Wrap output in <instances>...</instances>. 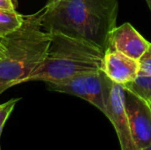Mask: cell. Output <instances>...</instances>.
Returning <instances> with one entry per match:
<instances>
[{
	"mask_svg": "<svg viewBox=\"0 0 151 150\" xmlns=\"http://www.w3.org/2000/svg\"><path fill=\"white\" fill-rule=\"evenodd\" d=\"M146 2H147V4H148V6L150 8V11L151 12V0H146Z\"/></svg>",
	"mask_w": 151,
	"mask_h": 150,
	"instance_id": "5bb4252c",
	"label": "cell"
},
{
	"mask_svg": "<svg viewBox=\"0 0 151 150\" xmlns=\"http://www.w3.org/2000/svg\"><path fill=\"white\" fill-rule=\"evenodd\" d=\"M139 76H151V43L149 49L139 58Z\"/></svg>",
	"mask_w": 151,
	"mask_h": 150,
	"instance_id": "7c38bea8",
	"label": "cell"
},
{
	"mask_svg": "<svg viewBox=\"0 0 151 150\" xmlns=\"http://www.w3.org/2000/svg\"><path fill=\"white\" fill-rule=\"evenodd\" d=\"M141 150H151V146H149V147L144 148V149H141Z\"/></svg>",
	"mask_w": 151,
	"mask_h": 150,
	"instance_id": "9a60e30c",
	"label": "cell"
},
{
	"mask_svg": "<svg viewBox=\"0 0 151 150\" xmlns=\"http://www.w3.org/2000/svg\"><path fill=\"white\" fill-rule=\"evenodd\" d=\"M118 12V0H49L42 21L47 31L84 40L106 51Z\"/></svg>",
	"mask_w": 151,
	"mask_h": 150,
	"instance_id": "6da1fadb",
	"label": "cell"
},
{
	"mask_svg": "<svg viewBox=\"0 0 151 150\" xmlns=\"http://www.w3.org/2000/svg\"><path fill=\"white\" fill-rule=\"evenodd\" d=\"M50 33L52 39L43 63L25 82H55L81 73L102 70L104 50L60 32Z\"/></svg>",
	"mask_w": 151,
	"mask_h": 150,
	"instance_id": "3957f363",
	"label": "cell"
},
{
	"mask_svg": "<svg viewBox=\"0 0 151 150\" xmlns=\"http://www.w3.org/2000/svg\"><path fill=\"white\" fill-rule=\"evenodd\" d=\"M105 116L115 128L121 150H137L129 126L125 89L122 85L113 81L106 102Z\"/></svg>",
	"mask_w": 151,
	"mask_h": 150,
	"instance_id": "5b68a950",
	"label": "cell"
},
{
	"mask_svg": "<svg viewBox=\"0 0 151 150\" xmlns=\"http://www.w3.org/2000/svg\"><path fill=\"white\" fill-rule=\"evenodd\" d=\"M147 103H148V104H149V106H150V111H151V99L150 100V101H148Z\"/></svg>",
	"mask_w": 151,
	"mask_h": 150,
	"instance_id": "2e32d148",
	"label": "cell"
},
{
	"mask_svg": "<svg viewBox=\"0 0 151 150\" xmlns=\"http://www.w3.org/2000/svg\"><path fill=\"white\" fill-rule=\"evenodd\" d=\"M111 83L110 78L99 70L81 73L59 81L46 82V85L50 90L75 95L88 102L105 115Z\"/></svg>",
	"mask_w": 151,
	"mask_h": 150,
	"instance_id": "277c9868",
	"label": "cell"
},
{
	"mask_svg": "<svg viewBox=\"0 0 151 150\" xmlns=\"http://www.w3.org/2000/svg\"><path fill=\"white\" fill-rule=\"evenodd\" d=\"M24 15L16 11L0 10V38L17 29L23 21Z\"/></svg>",
	"mask_w": 151,
	"mask_h": 150,
	"instance_id": "30bf717a",
	"label": "cell"
},
{
	"mask_svg": "<svg viewBox=\"0 0 151 150\" xmlns=\"http://www.w3.org/2000/svg\"><path fill=\"white\" fill-rule=\"evenodd\" d=\"M0 150H1V148H0Z\"/></svg>",
	"mask_w": 151,
	"mask_h": 150,
	"instance_id": "ac0fdd59",
	"label": "cell"
},
{
	"mask_svg": "<svg viewBox=\"0 0 151 150\" xmlns=\"http://www.w3.org/2000/svg\"><path fill=\"white\" fill-rule=\"evenodd\" d=\"M125 90L130 91L141 99L148 102L151 99V76H137L133 81L122 85Z\"/></svg>",
	"mask_w": 151,
	"mask_h": 150,
	"instance_id": "9c48e42d",
	"label": "cell"
},
{
	"mask_svg": "<svg viewBox=\"0 0 151 150\" xmlns=\"http://www.w3.org/2000/svg\"><path fill=\"white\" fill-rule=\"evenodd\" d=\"M43 8L24 15L22 24L0 38V95L25 82L44 61L52 34L43 27Z\"/></svg>",
	"mask_w": 151,
	"mask_h": 150,
	"instance_id": "7a4b0ae2",
	"label": "cell"
},
{
	"mask_svg": "<svg viewBox=\"0 0 151 150\" xmlns=\"http://www.w3.org/2000/svg\"><path fill=\"white\" fill-rule=\"evenodd\" d=\"M0 51H1V43H0Z\"/></svg>",
	"mask_w": 151,
	"mask_h": 150,
	"instance_id": "e0dca14e",
	"label": "cell"
},
{
	"mask_svg": "<svg viewBox=\"0 0 151 150\" xmlns=\"http://www.w3.org/2000/svg\"><path fill=\"white\" fill-rule=\"evenodd\" d=\"M19 100V98L11 99V100L0 104V136L2 134V131H3L5 122L7 121L8 118L10 117L11 113L12 112V111Z\"/></svg>",
	"mask_w": 151,
	"mask_h": 150,
	"instance_id": "8fae6325",
	"label": "cell"
},
{
	"mask_svg": "<svg viewBox=\"0 0 151 150\" xmlns=\"http://www.w3.org/2000/svg\"><path fill=\"white\" fill-rule=\"evenodd\" d=\"M102 71L115 83L124 85L133 81L139 72L138 60L119 51H105Z\"/></svg>",
	"mask_w": 151,
	"mask_h": 150,
	"instance_id": "ba28073f",
	"label": "cell"
},
{
	"mask_svg": "<svg viewBox=\"0 0 151 150\" xmlns=\"http://www.w3.org/2000/svg\"><path fill=\"white\" fill-rule=\"evenodd\" d=\"M17 0H0V10L16 11Z\"/></svg>",
	"mask_w": 151,
	"mask_h": 150,
	"instance_id": "4fadbf2b",
	"label": "cell"
},
{
	"mask_svg": "<svg viewBox=\"0 0 151 150\" xmlns=\"http://www.w3.org/2000/svg\"><path fill=\"white\" fill-rule=\"evenodd\" d=\"M150 43L130 23L126 22L112 29L109 35L106 51H119L132 58L139 60L149 49Z\"/></svg>",
	"mask_w": 151,
	"mask_h": 150,
	"instance_id": "52a82bcc",
	"label": "cell"
},
{
	"mask_svg": "<svg viewBox=\"0 0 151 150\" xmlns=\"http://www.w3.org/2000/svg\"><path fill=\"white\" fill-rule=\"evenodd\" d=\"M126 109L134 142L137 150L151 146V111L148 103L125 90Z\"/></svg>",
	"mask_w": 151,
	"mask_h": 150,
	"instance_id": "8992f818",
	"label": "cell"
}]
</instances>
